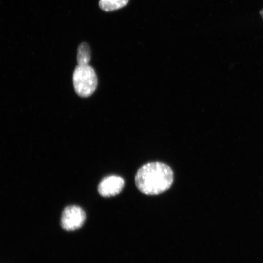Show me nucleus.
<instances>
[{
	"label": "nucleus",
	"mask_w": 263,
	"mask_h": 263,
	"mask_svg": "<svg viewBox=\"0 0 263 263\" xmlns=\"http://www.w3.org/2000/svg\"><path fill=\"white\" fill-rule=\"evenodd\" d=\"M135 181L137 189L144 195H158L172 186L174 173L165 163L150 162L140 167Z\"/></svg>",
	"instance_id": "obj_1"
},
{
	"label": "nucleus",
	"mask_w": 263,
	"mask_h": 263,
	"mask_svg": "<svg viewBox=\"0 0 263 263\" xmlns=\"http://www.w3.org/2000/svg\"><path fill=\"white\" fill-rule=\"evenodd\" d=\"M75 91L79 96L87 98L91 96L98 86L96 72L89 65H78L73 75Z\"/></svg>",
	"instance_id": "obj_2"
},
{
	"label": "nucleus",
	"mask_w": 263,
	"mask_h": 263,
	"mask_svg": "<svg viewBox=\"0 0 263 263\" xmlns=\"http://www.w3.org/2000/svg\"><path fill=\"white\" fill-rule=\"evenodd\" d=\"M86 215L83 210L78 206H69L62 214L61 225L68 231L77 230L83 226Z\"/></svg>",
	"instance_id": "obj_3"
},
{
	"label": "nucleus",
	"mask_w": 263,
	"mask_h": 263,
	"mask_svg": "<svg viewBox=\"0 0 263 263\" xmlns=\"http://www.w3.org/2000/svg\"><path fill=\"white\" fill-rule=\"evenodd\" d=\"M125 185V181L118 176H110L103 180L98 186V192L104 197H110L118 195L122 192Z\"/></svg>",
	"instance_id": "obj_4"
},
{
	"label": "nucleus",
	"mask_w": 263,
	"mask_h": 263,
	"mask_svg": "<svg viewBox=\"0 0 263 263\" xmlns=\"http://www.w3.org/2000/svg\"><path fill=\"white\" fill-rule=\"evenodd\" d=\"M129 0H100L99 6L106 12L117 11L126 6Z\"/></svg>",
	"instance_id": "obj_5"
},
{
	"label": "nucleus",
	"mask_w": 263,
	"mask_h": 263,
	"mask_svg": "<svg viewBox=\"0 0 263 263\" xmlns=\"http://www.w3.org/2000/svg\"><path fill=\"white\" fill-rule=\"evenodd\" d=\"M91 58V51L87 43H82L78 49L77 61L78 65H88Z\"/></svg>",
	"instance_id": "obj_6"
},
{
	"label": "nucleus",
	"mask_w": 263,
	"mask_h": 263,
	"mask_svg": "<svg viewBox=\"0 0 263 263\" xmlns=\"http://www.w3.org/2000/svg\"><path fill=\"white\" fill-rule=\"evenodd\" d=\"M260 15L262 16V20H263V9L261 10V11H260Z\"/></svg>",
	"instance_id": "obj_7"
}]
</instances>
